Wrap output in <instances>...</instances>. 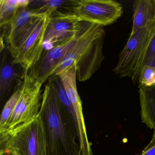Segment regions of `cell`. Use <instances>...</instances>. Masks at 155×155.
I'll return each mask as SVG.
<instances>
[{"instance_id": "obj_17", "label": "cell", "mask_w": 155, "mask_h": 155, "mask_svg": "<svg viewBox=\"0 0 155 155\" xmlns=\"http://www.w3.org/2000/svg\"><path fill=\"white\" fill-rule=\"evenodd\" d=\"M38 7L32 9L34 12L38 14L47 13L51 15L53 12L58 10V8L64 6H69L71 8L72 0H46L38 1Z\"/></svg>"}, {"instance_id": "obj_16", "label": "cell", "mask_w": 155, "mask_h": 155, "mask_svg": "<svg viewBox=\"0 0 155 155\" xmlns=\"http://www.w3.org/2000/svg\"><path fill=\"white\" fill-rule=\"evenodd\" d=\"M22 82H21L16 86L14 92L5 104L0 117V130L7 124L20 96Z\"/></svg>"}, {"instance_id": "obj_14", "label": "cell", "mask_w": 155, "mask_h": 155, "mask_svg": "<svg viewBox=\"0 0 155 155\" xmlns=\"http://www.w3.org/2000/svg\"><path fill=\"white\" fill-rule=\"evenodd\" d=\"M6 50L2 58L0 76V96L1 100L5 97L17 77V73L11 54Z\"/></svg>"}, {"instance_id": "obj_21", "label": "cell", "mask_w": 155, "mask_h": 155, "mask_svg": "<svg viewBox=\"0 0 155 155\" xmlns=\"http://www.w3.org/2000/svg\"><path fill=\"white\" fill-rule=\"evenodd\" d=\"M154 2H155V0H154Z\"/></svg>"}, {"instance_id": "obj_18", "label": "cell", "mask_w": 155, "mask_h": 155, "mask_svg": "<svg viewBox=\"0 0 155 155\" xmlns=\"http://www.w3.org/2000/svg\"><path fill=\"white\" fill-rule=\"evenodd\" d=\"M154 146H155V129H154L153 136H152L150 142L147 145V147L143 150V151H146V150H148L154 147Z\"/></svg>"}, {"instance_id": "obj_9", "label": "cell", "mask_w": 155, "mask_h": 155, "mask_svg": "<svg viewBox=\"0 0 155 155\" xmlns=\"http://www.w3.org/2000/svg\"><path fill=\"white\" fill-rule=\"evenodd\" d=\"M40 14L27 8L20 9L10 22L1 28V38L11 54L17 49L33 29Z\"/></svg>"}, {"instance_id": "obj_7", "label": "cell", "mask_w": 155, "mask_h": 155, "mask_svg": "<svg viewBox=\"0 0 155 155\" xmlns=\"http://www.w3.org/2000/svg\"><path fill=\"white\" fill-rule=\"evenodd\" d=\"M51 15L42 13L31 32L12 54L14 64L28 71L39 60L44 49V39Z\"/></svg>"}, {"instance_id": "obj_4", "label": "cell", "mask_w": 155, "mask_h": 155, "mask_svg": "<svg viewBox=\"0 0 155 155\" xmlns=\"http://www.w3.org/2000/svg\"><path fill=\"white\" fill-rule=\"evenodd\" d=\"M22 89L18 102L7 122L0 133L28 123L40 114L41 107L42 84L24 71Z\"/></svg>"}, {"instance_id": "obj_13", "label": "cell", "mask_w": 155, "mask_h": 155, "mask_svg": "<svg viewBox=\"0 0 155 155\" xmlns=\"http://www.w3.org/2000/svg\"><path fill=\"white\" fill-rule=\"evenodd\" d=\"M139 95L141 121L155 129V87H139Z\"/></svg>"}, {"instance_id": "obj_20", "label": "cell", "mask_w": 155, "mask_h": 155, "mask_svg": "<svg viewBox=\"0 0 155 155\" xmlns=\"http://www.w3.org/2000/svg\"><path fill=\"white\" fill-rule=\"evenodd\" d=\"M0 155H9V154H8V153H1V152H0Z\"/></svg>"}, {"instance_id": "obj_19", "label": "cell", "mask_w": 155, "mask_h": 155, "mask_svg": "<svg viewBox=\"0 0 155 155\" xmlns=\"http://www.w3.org/2000/svg\"><path fill=\"white\" fill-rule=\"evenodd\" d=\"M140 155H155V146L146 151H143Z\"/></svg>"}, {"instance_id": "obj_6", "label": "cell", "mask_w": 155, "mask_h": 155, "mask_svg": "<svg viewBox=\"0 0 155 155\" xmlns=\"http://www.w3.org/2000/svg\"><path fill=\"white\" fill-rule=\"evenodd\" d=\"M71 11L81 21L102 27L113 24L123 14L122 5L113 0H72Z\"/></svg>"}, {"instance_id": "obj_11", "label": "cell", "mask_w": 155, "mask_h": 155, "mask_svg": "<svg viewBox=\"0 0 155 155\" xmlns=\"http://www.w3.org/2000/svg\"><path fill=\"white\" fill-rule=\"evenodd\" d=\"M138 81L139 87H155V26L141 60Z\"/></svg>"}, {"instance_id": "obj_1", "label": "cell", "mask_w": 155, "mask_h": 155, "mask_svg": "<svg viewBox=\"0 0 155 155\" xmlns=\"http://www.w3.org/2000/svg\"><path fill=\"white\" fill-rule=\"evenodd\" d=\"M40 113L45 127L48 155H81L77 132L49 81L42 93Z\"/></svg>"}, {"instance_id": "obj_10", "label": "cell", "mask_w": 155, "mask_h": 155, "mask_svg": "<svg viewBox=\"0 0 155 155\" xmlns=\"http://www.w3.org/2000/svg\"><path fill=\"white\" fill-rule=\"evenodd\" d=\"M77 35L54 45L50 49L43 52L39 60L28 71L29 74L43 85L53 75L57 68L70 51L76 41Z\"/></svg>"}, {"instance_id": "obj_8", "label": "cell", "mask_w": 155, "mask_h": 155, "mask_svg": "<svg viewBox=\"0 0 155 155\" xmlns=\"http://www.w3.org/2000/svg\"><path fill=\"white\" fill-rule=\"evenodd\" d=\"M83 21L72 12L63 13L58 11L49 18L44 39L45 46L51 48L56 44L77 36L82 28Z\"/></svg>"}, {"instance_id": "obj_2", "label": "cell", "mask_w": 155, "mask_h": 155, "mask_svg": "<svg viewBox=\"0 0 155 155\" xmlns=\"http://www.w3.org/2000/svg\"><path fill=\"white\" fill-rule=\"evenodd\" d=\"M105 36L103 27L83 21L73 47L52 76L75 66L79 81L89 79L104 60L103 46Z\"/></svg>"}, {"instance_id": "obj_5", "label": "cell", "mask_w": 155, "mask_h": 155, "mask_svg": "<svg viewBox=\"0 0 155 155\" xmlns=\"http://www.w3.org/2000/svg\"><path fill=\"white\" fill-rule=\"evenodd\" d=\"M155 21L129 36L125 47L119 54V60L113 69L114 73L121 78H130L138 84L139 69L143 54L153 34Z\"/></svg>"}, {"instance_id": "obj_15", "label": "cell", "mask_w": 155, "mask_h": 155, "mask_svg": "<svg viewBox=\"0 0 155 155\" xmlns=\"http://www.w3.org/2000/svg\"><path fill=\"white\" fill-rule=\"evenodd\" d=\"M32 1L30 0H1L0 27L8 25L21 8H27Z\"/></svg>"}, {"instance_id": "obj_3", "label": "cell", "mask_w": 155, "mask_h": 155, "mask_svg": "<svg viewBox=\"0 0 155 155\" xmlns=\"http://www.w3.org/2000/svg\"><path fill=\"white\" fill-rule=\"evenodd\" d=\"M0 152L10 155H48L46 132L40 113L28 123L0 133Z\"/></svg>"}, {"instance_id": "obj_12", "label": "cell", "mask_w": 155, "mask_h": 155, "mask_svg": "<svg viewBox=\"0 0 155 155\" xmlns=\"http://www.w3.org/2000/svg\"><path fill=\"white\" fill-rule=\"evenodd\" d=\"M133 8V22L130 36L155 21L154 0H136Z\"/></svg>"}]
</instances>
